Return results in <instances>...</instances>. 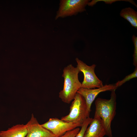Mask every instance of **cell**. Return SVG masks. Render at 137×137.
Wrapping results in <instances>:
<instances>
[{"mask_svg":"<svg viewBox=\"0 0 137 137\" xmlns=\"http://www.w3.org/2000/svg\"><path fill=\"white\" fill-rule=\"evenodd\" d=\"M41 125L57 137H59L67 132L80 127L77 124L65 122L57 118H50Z\"/></svg>","mask_w":137,"mask_h":137,"instance_id":"8992f818","label":"cell"},{"mask_svg":"<svg viewBox=\"0 0 137 137\" xmlns=\"http://www.w3.org/2000/svg\"><path fill=\"white\" fill-rule=\"evenodd\" d=\"M89 0H61L55 17L59 18L76 15L79 13L86 11L85 7Z\"/></svg>","mask_w":137,"mask_h":137,"instance_id":"5b68a950","label":"cell"},{"mask_svg":"<svg viewBox=\"0 0 137 137\" xmlns=\"http://www.w3.org/2000/svg\"><path fill=\"white\" fill-rule=\"evenodd\" d=\"M80 129L77 127L74 129L68 131L59 137H75L79 132Z\"/></svg>","mask_w":137,"mask_h":137,"instance_id":"2e32d148","label":"cell"},{"mask_svg":"<svg viewBox=\"0 0 137 137\" xmlns=\"http://www.w3.org/2000/svg\"><path fill=\"white\" fill-rule=\"evenodd\" d=\"M115 90L111 91L110 99L98 98L95 102V110L94 117H98L101 119L106 135L109 137H112L111 124L116 114V95Z\"/></svg>","mask_w":137,"mask_h":137,"instance_id":"6da1fadb","label":"cell"},{"mask_svg":"<svg viewBox=\"0 0 137 137\" xmlns=\"http://www.w3.org/2000/svg\"><path fill=\"white\" fill-rule=\"evenodd\" d=\"M70 107V112L61 119L66 122L73 123L81 127L87 118L89 117V112L85 100L83 96L77 93Z\"/></svg>","mask_w":137,"mask_h":137,"instance_id":"3957f363","label":"cell"},{"mask_svg":"<svg viewBox=\"0 0 137 137\" xmlns=\"http://www.w3.org/2000/svg\"><path fill=\"white\" fill-rule=\"evenodd\" d=\"M75 60L77 63V67L84 75L81 88L94 89L100 88L104 85L102 82L99 79L95 73V64L88 66L77 58H76Z\"/></svg>","mask_w":137,"mask_h":137,"instance_id":"277c9868","label":"cell"},{"mask_svg":"<svg viewBox=\"0 0 137 137\" xmlns=\"http://www.w3.org/2000/svg\"><path fill=\"white\" fill-rule=\"evenodd\" d=\"M80 72L77 67H74L71 64L64 68L62 75L64 79L63 88L59 93V97L63 102L70 103L81 88V83L78 77Z\"/></svg>","mask_w":137,"mask_h":137,"instance_id":"7a4b0ae2","label":"cell"},{"mask_svg":"<svg viewBox=\"0 0 137 137\" xmlns=\"http://www.w3.org/2000/svg\"><path fill=\"white\" fill-rule=\"evenodd\" d=\"M118 1L128 2L134 5L136 7H137V5L134 1L131 0H92L89 2L88 3L87 5L89 6H93L98 2L101 1L103 2L106 4H111L113 3Z\"/></svg>","mask_w":137,"mask_h":137,"instance_id":"7c38bea8","label":"cell"},{"mask_svg":"<svg viewBox=\"0 0 137 137\" xmlns=\"http://www.w3.org/2000/svg\"><path fill=\"white\" fill-rule=\"evenodd\" d=\"M117 88L115 84H109L104 85L97 89H90L81 88L77 93L81 95L84 99L89 112H90L92 104L97 95L100 93L107 91H112Z\"/></svg>","mask_w":137,"mask_h":137,"instance_id":"52a82bcc","label":"cell"},{"mask_svg":"<svg viewBox=\"0 0 137 137\" xmlns=\"http://www.w3.org/2000/svg\"><path fill=\"white\" fill-rule=\"evenodd\" d=\"M132 40L134 45L133 57V64L135 67H137V37L133 35L132 37Z\"/></svg>","mask_w":137,"mask_h":137,"instance_id":"9a60e30c","label":"cell"},{"mask_svg":"<svg viewBox=\"0 0 137 137\" xmlns=\"http://www.w3.org/2000/svg\"><path fill=\"white\" fill-rule=\"evenodd\" d=\"M92 119L93 118L90 117L87 118L81 127V128L79 132L75 137H83L86 130Z\"/></svg>","mask_w":137,"mask_h":137,"instance_id":"5bb4252c","label":"cell"},{"mask_svg":"<svg viewBox=\"0 0 137 137\" xmlns=\"http://www.w3.org/2000/svg\"><path fill=\"white\" fill-rule=\"evenodd\" d=\"M137 77V67H135L134 71L132 73L126 76L121 80L118 81L115 84L117 88L122 85L130 79Z\"/></svg>","mask_w":137,"mask_h":137,"instance_id":"4fadbf2b","label":"cell"},{"mask_svg":"<svg viewBox=\"0 0 137 137\" xmlns=\"http://www.w3.org/2000/svg\"><path fill=\"white\" fill-rule=\"evenodd\" d=\"M106 135L104 125L101 119L94 117L87 128L83 137H104Z\"/></svg>","mask_w":137,"mask_h":137,"instance_id":"9c48e42d","label":"cell"},{"mask_svg":"<svg viewBox=\"0 0 137 137\" xmlns=\"http://www.w3.org/2000/svg\"><path fill=\"white\" fill-rule=\"evenodd\" d=\"M27 132L26 125L18 124L7 130L0 131V137H25Z\"/></svg>","mask_w":137,"mask_h":137,"instance_id":"30bf717a","label":"cell"},{"mask_svg":"<svg viewBox=\"0 0 137 137\" xmlns=\"http://www.w3.org/2000/svg\"><path fill=\"white\" fill-rule=\"evenodd\" d=\"M120 16L126 20L132 26L137 28V12L130 7L122 9L119 13Z\"/></svg>","mask_w":137,"mask_h":137,"instance_id":"8fae6325","label":"cell"},{"mask_svg":"<svg viewBox=\"0 0 137 137\" xmlns=\"http://www.w3.org/2000/svg\"><path fill=\"white\" fill-rule=\"evenodd\" d=\"M26 125L27 132L25 137H57L41 124H40L33 114L30 120Z\"/></svg>","mask_w":137,"mask_h":137,"instance_id":"ba28073f","label":"cell"}]
</instances>
